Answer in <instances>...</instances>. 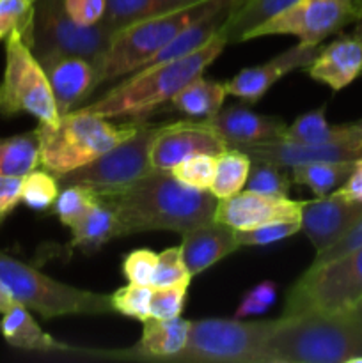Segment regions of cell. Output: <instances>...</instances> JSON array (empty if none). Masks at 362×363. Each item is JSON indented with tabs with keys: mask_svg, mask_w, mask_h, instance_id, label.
Segmentation results:
<instances>
[{
	"mask_svg": "<svg viewBox=\"0 0 362 363\" xmlns=\"http://www.w3.org/2000/svg\"><path fill=\"white\" fill-rule=\"evenodd\" d=\"M117 215V238L151 230L187 233L213 220L216 201L209 191L187 186L170 170L153 169L137 183L106 197Z\"/></svg>",
	"mask_w": 362,
	"mask_h": 363,
	"instance_id": "1",
	"label": "cell"
},
{
	"mask_svg": "<svg viewBox=\"0 0 362 363\" xmlns=\"http://www.w3.org/2000/svg\"><path fill=\"white\" fill-rule=\"evenodd\" d=\"M226 45V38L216 34L188 55L141 67L84 108L106 119H137L146 116L169 103L192 80L202 77L206 67L219 59Z\"/></svg>",
	"mask_w": 362,
	"mask_h": 363,
	"instance_id": "2",
	"label": "cell"
},
{
	"mask_svg": "<svg viewBox=\"0 0 362 363\" xmlns=\"http://www.w3.org/2000/svg\"><path fill=\"white\" fill-rule=\"evenodd\" d=\"M263 363H362V326L341 314L280 318Z\"/></svg>",
	"mask_w": 362,
	"mask_h": 363,
	"instance_id": "3",
	"label": "cell"
},
{
	"mask_svg": "<svg viewBox=\"0 0 362 363\" xmlns=\"http://www.w3.org/2000/svg\"><path fill=\"white\" fill-rule=\"evenodd\" d=\"M141 123H112V119L77 108L60 116L55 124L35 128L39 165L57 177L94 162L137 131Z\"/></svg>",
	"mask_w": 362,
	"mask_h": 363,
	"instance_id": "4",
	"label": "cell"
},
{
	"mask_svg": "<svg viewBox=\"0 0 362 363\" xmlns=\"http://www.w3.org/2000/svg\"><path fill=\"white\" fill-rule=\"evenodd\" d=\"M226 2L227 0H202L194 6L119 28L96 64L98 85L128 77L144 67L181 30Z\"/></svg>",
	"mask_w": 362,
	"mask_h": 363,
	"instance_id": "5",
	"label": "cell"
},
{
	"mask_svg": "<svg viewBox=\"0 0 362 363\" xmlns=\"http://www.w3.org/2000/svg\"><path fill=\"white\" fill-rule=\"evenodd\" d=\"M0 284L9 291L16 303H21L43 319L62 315H105L114 312L110 294L59 282L2 250Z\"/></svg>",
	"mask_w": 362,
	"mask_h": 363,
	"instance_id": "6",
	"label": "cell"
},
{
	"mask_svg": "<svg viewBox=\"0 0 362 363\" xmlns=\"http://www.w3.org/2000/svg\"><path fill=\"white\" fill-rule=\"evenodd\" d=\"M362 298V247L323 264H311L286 296L283 318L341 314Z\"/></svg>",
	"mask_w": 362,
	"mask_h": 363,
	"instance_id": "7",
	"label": "cell"
},
{
	"mask_svg": "<svg viewBox=\"0 0 362 363\" xmlns=\"http://www.w3.org/2000/svg\"><path fill=\"white\" fill-rule=\"evenodd\" d=\"M277 321L247 323L236 318L190 321L187 344L169 362L263 363V347Z\"/></svg>",
	"mask_w": 362,
	"mask_h": 363,
	"instance_id": "8",
	"label": "cell"
},
{
	"mask_svg": "<svg viewBox=\"0 0 362 363\" xmlns=\"http://www.w3.org/2000/svg\"><path fill=\"white\" fill-rule=\"evenodd\" d=\"M0 113L6 117L28 113L41 124H55L60 119L45 69L21 30L11 32L6 39Z\"/></svg>",
	"mask_w": 362,
	"mask_h": 363,
	"instance_id": "9",
	"label": "cell"
},
{
	"mask_svg": "<svg viewBox=\"0 0 362 363\" xmlns=\"http://www.w3.org/2000/svg\"><path fill=\"white\" fill-rule=\"evenodd\" d=\"M156 126L141 123L137 131L126 140L87 165L59 176L60 188L70 184H84L98 191L102 197H112L137 183L142 176L153 170L151 140Z\"/></svg>",
	"mask_w": 362,
	"mask_h": 363,
	"instance_id": "10",
	"label": "cell"
},
{
	"mask_svg": "<svg viewBox=\"0 0 362 363\" xmlns=\"http://www.w3.org/2000/svg\"><path fill=\"white\" fill-rule=\"evenodd\" d=\"M116 32L103 25H80L67 16L62 0H35L31 46L35 57L45 53H66L92 60L105 53Z\"/></svg>",
	"mask_w": 362,
	"mask_h": 363,
	"instance_id": "11",
	"label": "cell"
},
{
	"mask_svg": "<svg viewBox=\"0 0 362 363\" xmlns=\"http://www.w3.org/2000/svg\"><path fill=\"white\" fill-rule=\"evenodd\" d=\"M355 21L351 0H297L290 9L259 25L245 41L266 35H297L298 43L319 46L329 35Z\"/></svg>",
	"mask_w": 362,
	"mask_h": 363,
	"instance_id": "12",
	"label": "cell"
},
{
	"mask_svg": "<svg viewBox=\"0 0 362 363\" xmlns=\"http://www.w3.org/2000/svg\"><path fill=\"white\" fill-rule=\"evenodd\" d=\"M236 149L247 152L252 162H268L283 169H293L307 163L355 162L362 156V121H358L355 131L346 137L322 144H302L277 138L259 144L240 145Z\"/></svg>",
	"mask_w": 362,
	"mask_h": 363,
	"instance_id": "13",
	"label": "cell"
},
{
	"mask_svg": "<svg viewBox=\"0 0 362 363\" xmlns=\"http://www.w3.org/2000/svg\"><path fill=\"white\" fill-rule=\"evenodd\" d=\"M226 149H229L226 140L208 119L177 121L156 126L151 140V167L170 170L188 158L197 155L219 156Z\"/></svg>",
	"mask_w": 362,
	"mask_h": 363,
	"instance_id": "14",
	"label": "cell"
},
{
	"mask_svg": "<svg viewBox=\"0 0 362 363\" xmlns=\"http://www.w3.org/2000/svg\"><path fill=\"white\" fill-rule=\"evenodd\" d=\"M361 220L362 202L350 201L339 191L304 201L302 206V230L316 248V254L337 243Z\"/></svg>",
	"mask_w": 362,
	"mask_h": 363,
	"instance_id": "15",
	"label": "cell"
},
{
	"mask_svg": "<svg viewBox=\"0 0 362 363\" xmlns=\"http://www.w3.org/2000/svg\"><path fill=\"white\" fill-rule=\"evenodd\" d=\"M304 201L290 197H270L256 191H240L216 201L213 220L234 230H251L256 227L284 220H300Z\"/></svg>",
	"mask_w": 362,
	"mask_h": 363,
	"instance_id": "16",
	"label": "cell"
},
{
	"mask_svg": "<svg viewBox=\"0 0 362 363\" xmlns=\"http://www.w3.org/2000/svg\"><path fill=\"white\" fill-rule=\"evenodd\" d=\"M318 52L319 46L297 43L295 46L284 50L283 53L259 64V66L245 67V69L238 71L231 80L226 82L227 94L243 99L247 103H258L259 99L265 98L266 92L280 78L297 69H307V66L314 60Z\"/></svg>",
	"mask_w": 362,
	"mask_h": 363,
	"instance_id": "17",
	"label": "cell"
},
{
	"mask_svg": "<svg viewBox=\"0 0 362 363\" xmlns=\"http://www.w3.org/2000/svg\"><path fill=\"white\" fill-rule=\"evenodd\" d=\"M38 60L48 78L60 116L77 110L98 87V69L92 60L66 53H45Z\"/></svg>",
	"mask_w": 362,
	"mask_h": 363,
	"instance_id": "18",
	"label": "cell"
},
{
	"mask_svg": "<svg viewBox=\"0 0 362 363\" xmlns=\"http://www.w3.org/2000/svg\"><path fill=\"white\" fill-rule=\"evenodd\" d=\"M212 126L226 140L227 147L259 144L283 138L287 124L275 116H263L252 112L243 105H231L220 108L215 116L208 117Z\"/></svg>",
	"mask_w": 362,
	"mask_h": 363,
	"instance_id": "19",
	"label": "cell"
},
{
	"mask_svg": "<svg viewBox=\"0 0 362 363\" xmlns=\"http://www.w3.org/2000/svg\"><path fill=\"white\" fill-rule=\"evenodd\" d=\"M238 248L241 247L238 243L236 230L216 220H209L183 233L181 254L188 273L195 279Z\"/></svg>",
	"mask_w": 362,
	"mask_h": 363,
	"instance_id": "20",
	"label": "cell"
},
{
	"mask_svg": "<svg viewBox=\"0 0 362 363\" xmlns=\"http://www.w3.org/2000/svg\"><path fill=\"white\" fill-rule=\"evenodd\" d=\"M314 82L327 85L334 92L357 80L362 74V38L334 39L305 69Z\"/></svg>",
	"mask_w": 362,
	"mask_h": 363,
	"instance_id": "21",
	"label": "cell"
},
{
	"mask_svg": "<svg viewBox=\"0 0 362 363\" xmlns=\"http://www.w3.org/2000/svg\"><path fill=\"white\" fill-rule=\"evenodd\" d=\"M0 335L14 350L32 353H66V344L53 339L32 318L31 311L21 303H14L0 315Z\"/></svg>",
	"mask_w": 362,
	"mask_h": 363,
	"instance_id": "22",
	"label": "cell"
},
{
	"mask_svg": "<svg viewBox=\"0 0 362 363\" xmlns=\"http://www.w3.org/2000/svg\"><path fill=\"white\" fill-rule=\"evenodd\" d=\"M297 0H236L220 34L229 43H243L245 35L259 25L279 16Z\"/></svg>",
	"mask_w": 362,
	"mask_h": 363,
	"instance_id": "23",
	"label": "cell"
},
{
	"mask_svg": "<svg viewBox=\"0 0 362 363\" xmlns=\"http://www.w3.org/2000/svg\"><path fill=\"white\" fill-rule=\"evenodd\" d=\"M71 230V248H80L82 252L99 250L105 243L117 238V215L112 201L106 197L99 199L98 204L78 220Z\"/></svg>",
	"mask_w": 362,
	"mask_h": 363,
	"instance_id": "24",
	"label": "cell"
},
{
	"mask_svg": "<svg viewBox=\"0 0 362 363\" xmlns=\"http://www.w3.org/2000/svg\"><path fill=\"white\" fill-rule=\"evenodd\" d=\"M197 2H202V0H106L102 23L117 32L126 25L172 13V11L194 6Z\"/></svg>",
	"mask_w": 362,
	"mask_h": 363,
	"instance_id": "25",
	"label": "cell"
},
{
	"mask_svg": "<svg viewBox=\"0 0 362 363\" xmlns=\"http://www.w3.org/2000/svg\"><path fill=\"white\" fill-rule=\"evenodd\" d=\"M226 96V84L204 80L202 77H199L185 85L169 103L174 110L185 113V116L208 119L222 108Z\"/></svg>",
	"mask_w": 362,
	"mask_h": 363,
	"instance_id": "26",
	"label": "cell"
},
{
	"mask_svg": "<svg viewBox=\"0 0 362 363\" xmlns=\"http://www.w3.org/2000/svg\"><path fill=\"white\" fill-rule=\"evenodd\" d=\"M357 123L350 124H330L325 116V106L305 112L298 116L284 130L283 138L290 142H302V144H322V142L336 140V138L346 137L355 131Z\"/></svg>",
	"mask_w": 362,
	"mask_h": 363,
	"instance_id": "27",
	"label": "cell"
},
{
	"mask_svg": "<svg viewBox=\"0 0 362 363\" xmlns=\"http://www.w3.org/2000/svg\"><path fill=\"white\" fill-rule=\"evenodd\" d=\"M39 165V140L31 133L0 138V176L25 177Z\"/></svg>",
	"mask_w": 362,
	"mask_h": 363,
	"instance_id": "28",
	"label": "cell"
},
{
	"mask_svg": "<svg viewBox=\"0 0 362 363\" xmlns=\"http://www.w3.org/2000/svg\"><path fill=\"white\" fill-rule=\"evenodd\" d=\"M252 160L247 152L236 147H229L216 156L215 177L209 186V194L216 199H227L240 194L247 184Z\"/></svg>",
	"mask_w": 362,
	"mask_h": 363,
	"instance_id": "29",
	"label": "cell"
},
{
	"mask_svg": "<svg viewBox=\"0 0 362 363\" xmlns=\"http://www.w3.org/2000/svg\"><path fill=\"white\" fill-rule=\"evenodd\" d=\"M355 162L339 163H307L291 169V181L307 186L316 197L332 194L337 186L348 179Z\"/></svg>",
	"mask_w": 362,
	"mask_h": 363,
	"instance_id": "30",
	"label": "cell"
},
{
	"mask_svg": "<svg viewBox=\"0 0 362 363\" xmlns=\"http://www.w3.org/2000/svg\"><path fill=\"white\" fill-rule=\"evenodd\" d=\"M102 195L84 184H70L60 188V194L53 204V213L59 216L64 227H73L80 218H84L99 202Z\"/></svg>",
	"mask_w": 362,
	"mask_h": 363,
	"instance_id": "31",
	"label": "cell"
},
{
	"mask_svg": "<svg viewBox=\"0 0 362 363\" xmlns=\"http://www.w3.org/2000/svg\"><path fill=\"white\" fill-rule=\"evenodd\" d=\"M59 194V179L48 170H32L21 181V202L32 211L52 209Z\"/></svg>",
	"mask_w": 362,
	"mask_h": 363,
	"instance_id": "32",
	"label": "cell"
},
{
	"mask_svg": "<svg viewBox=\"0 0 362 363\" xmlns=\"http://www.w3.org/2000/svg\"><path fill=\"white\" fill-rule=\"evenodd\" d=\"M291 183V176L284 172L283 167L268 162H252L247 177V190L270 197H287Z\"/></svg>",
	"mask_w": 362,
	"mask_h": 363,
	"instance_id": "33",
	"label": "cell"
},
{
	"mask_svg": "<svg viewBox=\"0 0 362 363\" xmlns=\"http://www.w3.org/2000/svg\"><path fill=\"white\" fill-rule=\"evenodd\" d=\"M151 289V286H141V284L133 282L119 287L116 293L110 294L114 312H119V314L137 319L141 323L148 321L151 318V312H149Z\"/></svg>",
	"mask_w": 362,
	"mask_h": 363,
	"instance_id": "34",
	"label": "cell"
},
{
	"mask_svg": "<svg viewBox=\"0 0 362 363\" xmlns=\"http://www.w3.org/2000/svg\"><path fill=\"white\" fill-rule=\"evenodd\" d=\"M216 170V156L212 155H197L194 158H188L185 162L177 163L170 169V174L181 181L187 186L195 190L209 191L212 181L215 177Z\"/></svg>",
	"mask_w": 362,
	"mask_h": 363,
	"instance_id": "35",
	"label": "cell"
},
{
	"mask_svg": "<svg viewBox=\"0 0 362 363\" xmlns=\"http://www.w3.org/2000/svg\"><path fill=\"white\" fill-rule=\"evenodd\" d=\"M34 2L31 0H0V41L14 30H21L31 43Z\"/></svg>",
	"mask_w": 362,
	"mask_h": 363,
	"instance_id": "36",
	"label": "cell"
},
{
	"mask_svg": "<svg viewBox=\"0 0 362 363\" xmlns=\"http://www.w3.org/2000/svg\"><path fill=\"white\" fill-rule=\"evenodd\" d=\"M298 230H302L300 220H284V222L266 223L251 230H236V236L240 247H266V245L295 236Z\"/></svg>",
	"mask_w": 362,
	"mask_h": 363,
	"instance_id": "37",
	"label": "cell"
},
{
	"mask_svg": "<svg viewBox=\"0 0 362 363\" xmlns=\"http://www.w3.org/2000/svg\"><path fill=\"white\" fill-rule=\"evenodd\" d=\"M192 277L185 266L181 247L165 248L162 254H158L156 261L155 275H153L151 287L176 286V284H190Z\"/></svg>",
	"mask_w": 362,
	"mask_h": 363,
	"instance_id": "38",
	"label": "cell"
},
{
	"mask_svg": "<svg viewBox=\"0 0 362 363\" xmlns=\"http://www.w3.org/2000/svg\"><path fill=\"white\" fill-rule=\"evenodd\" d=\"M188 286H190V284H176V286L153 287L151 303H149L151 318H156V319L180 318L181 312H183L185 308Z\"/></svg>",
	"mask_w": 362,
	"mask_h": 363,
	"instance_id": "39",
	"label": "cell"
},
{
	"mask_svg": "<svg viewBox=\"0 0 362 363\" xmlns=\"http://www.w3.org/2000/svg\"><path fill=\"white\" fill-rule=\"evenodd\" d=\"M156 261L158 255L149 248H138V250L130 252L123 259V275L126 277L128 282L141 284V286H151L153 275H155Z\"/></svg>",
	"mask_w": 362,
	"mask_h": 363,
	"instance_id": "40",
	"label": "cell"
},
{
	"mask_svg": "<svg viewBox=\"0 0 362 363\" xmlns=\"http://www.w3.org/2000/svg\"><path fill=\"white\" fill-rule=\"evenodd\" d=\"M67 16L80 25H96L103 20L106 0H62Z\"/></svg>",
	"mask_w": 362,
	"mask_h": 363,
	"instance_id": "41",
	"label": "cell"
},
{
	"mask_svg": "<svg viewBox=\"0 0 362 363\" xmlns=\"http://www.w3.org/2000/svg\"><path fill=\"white\" fill-rule=\"evenodd\" d=\"M362 247V220L350 230L348 234H344L337 243H334L332 247H329L327 250L316 254L312 264H323V262L334 261V259L341 257V255L348 254V252L355 250V248Z\"/></svg>",
	"mask_w": 362,
	"mask_h": 363,
	"instance_id": "42",
	"label": "cell"
},
{
	"mask_svg": "<svg viewBox=\"0 0 362 363\" xmlns=\"http://www.w3.org/2000/svg\"><path fill=\"white\" fill-rule=\"evenodd\" d=\"M21 181L23 177L0 176V223L21 202Z\"/></svg>",
	"mask_w": 362,
	"mask_h": 363,
	"instance_id": "43",
	"label": "cell"
},
{
	"mask_svg": "<svg viewBox=\"0 0 362 363\" xmlns=\"http://www.w3.org/2000/svg\"><path fill=\"white\" fill-rule=\"evenodd\" d=\"M337 191L343 194L346 199H350V201L362 202V156L355 160L353 170H351L348 179L341 184Z\"/></svg>",
	"mask_w": 362,
	"mask_h": 363,
	"instance_id": "44",
	"label": "cell"
},
{
	"mask_svg": "<svg viewBox=\"0 0 362 363\" xmlns=\"http://www.w3.org/2000/svg\"><path fill=\"white\" fill-rule=\"evenodd\" d=\"M268 311H270L268 305L261 303V301L256 300V298H252L251 294L247 293L243 298H241L240 303H238L236 312H234V318L245 319V318H251V315L265 314V312H268Z\"/></svg>",
	"mask_w": 362,
	"mask_h": 363,
	"instance_id": "45",
	"label": "cell"
},
{
	"mask_svg": "<svg viewBox=\"0 0 362 363\" xmlns=\"http://www.w3.org/2000/svg\"><path fill=\"white\" fill-rule=\"evenodd\" d=\"M248 294H251L252 298H256V300L261 301V303L272 307L277 300V286L273 282H270V280H265V282L252 287V289L248 291Z\"/></svg>",
	"mask_w": 362,
	"mask_h": 363,
	"instance_id": "46",
	"label": "cell"
},
{
	"mask_svg": "<svg viewBox=\"0 0 362 363\" xmlns=\"http://www.w3.org/2000/svg\"><path fill=\"white\" fill-rule=\"evenodd\" d=\"M341 315H344L346 319H350L355 325L362 326V298L358 301H355L350 308H346L344 312H341Z\"/></svg>",
	"mask_w": 362,
	"mask_h": 363,
	"instance_id": "47",
	"label": "cell"
},
{
	"mask_svg": "<svg viewBox=\"0 0 362 363\" xmlns=\"http://www.w3.org/2000/svg\"><path fill=\"white\" fill-rule=\"evenodd\" d=\"M14 303H16V301H14V298L11 296L9 291H7L6 287H4L2 284H0V315H2L4 312L9 311V308L13 307Z\"/></svg>",
	"mask_w": 362,
	"mask_h": 363,
	"instance_id": "48",
	"label": "cell"
},
{
	"mask_svg": "<svg viewBox=\"0 0 362 363\" xmlns=\"http://www.w3.org/2000/svg\"><path fill=\"white\" fill-rule=\"evenodd\" d=\"M351 6H353L355 21H361L362 20V0H351Z\"/></svg>",
	"mask_w": 362,
	"mask_h": 363,
	"instance_id": "49",
	"label": "cell"
},
{
	"mask_svg": "<svg viewBox=\"0 0 362 363\" xmlns=\"http://www.w3.org/2000/svg\"><path fill=\"white\" fill-rule=\"evenodd\" d=\"M31 2H34V4H35V0H31Z\"/></svg>",
	"mask_w": 362,
	"mask_h": 363,
	"instance_id": "50",
	"label": "cell"
}]
</instances>
